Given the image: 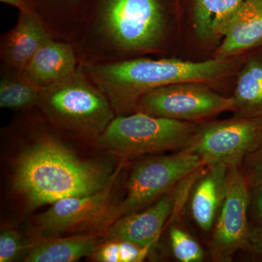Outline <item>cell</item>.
<instances>
[{
	"label": "cell",
	"mask_w": 262,
	"mask_h": 262,
	"mask_svg": "<svg viewBox=\"0 0 262 262\" xmlns=\"http://www.w3.org/2000/svg\"><path fill=\"white\" fill-rule=\"evenodd\" d=\"M13 229H4L0 234V262L14 261L24 250L32 247Z\"/></svg>",
	"instance_id": "cell-22"
},
{
	"label": "cell",
	"mask_w": 262,
	"mask_h": 262,
	"mask_svg": "<svg viewBox=\"0 0 262 262\" xmlns=\"http://www.w3.org/2000/svg\"><path fill=\"white\" fill-rule=\"evenodd\" d=\"M175 0H84L70 42L79 64L139 58L160 51Z\"/></svg>",
	"instance_id": "cell-1"
},
{
	"label": "cell",
	"mask_w": 262,
	"mask_h": 262,
	"mask_svg": "<svg viewBox=\"0 0 262 262\" xmlns=\"http://www.w3.org/2000/svg\"><path fill=\"white\" fill-rule=\"evenodd\" d=\"M262 48V0H244L236 8L212 58L225 59Z\"/></svg>",
	"instance_id": "cell-12"
},
{
	"label": "cell",
	"mask_w": 262,
	"mask_h": 262,
	"mask_svg": "<svg viewBox=\"0 0 262 262\" xmlns=\"http://www.w3.org/2000/svg\"><path fill=\"white\" fill-rule=\"evenodd\" d=\"M179 196L178 190L173 187L144 211L122 215L106 229L104 241H127L151 248L175 211Z\"/></svg>",
	"instance_id": "cell-11"
},
{
	"label": "cell",
	"mask_w": 262,
	"mask_h": 262,
	"mask_svg": "<svg viewBox=\"0 0 262 262\" xmlns=\"http://www.w3.org/2000/svg\"><path fill=\"white\" fill-rule=\"evenodd\" d=\"M40 92V89L18 75H3L0 82V106L16 110L37 106Z\"/></svg>",
	"instance_id": "cell-20"
},
{
	"label": "cell",
	"mask_w": 262,
	"mask_h": 262,
	"mask_svg": "<svg viewBox=\"0 0 262 262\" xmlns=\"http://www.w3.org/2000/svg\"><path fill=\"white\" fill-rule=\"evenodd\" d=\"M232 97L221 96L211 86L184 82L146 93L136 103L134 113L200 123L225 112H232Z\"/></svg>",
	"instance_id": "cell-8"
},
{
	"label": "cell",
	"mask_w": 262,
	"mask_h": 262,
	"mask_svg": "<svg viewBox=\"0 0 262 262\" xmlns=\"http://www.w3.org/2000/svg\"><path fill=\"white\" fill-rule=\"evenodd\" d=\"M113 172L80 159L58 141L42 139L18 158L13 186L29 207L37 208L97 192L107 185Z\"/></svg>",
	"instance_id": "cell-3"
},
{
	"label": "cell",
	"mask_w": 262,
	"mask_h": 262,
	"mask_svg": "<svg viewBox=\"0 0 262 262\" xmlns=\"http://www.w3.org/2000/svg\"><path fill=\"white\" fill-rule=\"evenodd\" d=\"M251 189L239 167L229 166L227 192L209 244L213 261H232L239 251H251L248 208Z\"/></svg>",
	"instance_id": "cell-10"
},
{
	"label": "cell",
	"mask_w": 262,
	"mask_h": 262,
	"mask_svg": "<svg viewBox=\"0 0 262 262\" xmlns=\"http://www.w3.org/2000/svg\"><path fill=\"white\" fill-rule=\"evenodd\" d=\"M246 55L201 62L177 58H131L80 64L111 103L116 115L134 113L136 103L151 90L169 84L198 82L213 86L237 75Z\"/></svg>",
	"instance_id": "cell-2"
},
{
	"label": "cell",
	"mask_w": 262,
	"mask_h": 262,
	"mask_svg": "<svg viewBox=\"0 0 262 262\" xmlns=\"http://www.w3.org/2000/svg\"><path fill=\"white\" fill-rule=\"evenodd\" d=\"M236 75L233 116L262 117V48L248 52Z\"/></svg>",
	"instance_id": "cell-16"
},
{
	"label": "cell",
	"mask_w": 262,
	"mask_h": 262,
	"mask_svg": "<svg viewBox=\"0 0 262 262\" xmlns=\"http://www.w3.org/2000/svg\"><path fill=\"white\" fill-rule=\"evenodd\" d=\"M228 169L224 164L206 166L193 188L191 213L203 232H210L216 222L227 192Z\"/></svg>",
	"instance_id": "cell-15"
},
{
	"label": "cell",
	"mask_w": 262,
	"mask_h": 262,
	"mask_svg": "<svg viewBox=\"0 0 262 262\" xmlns=\"http://www.w3.org/2000/svg\"><path fill=\"white\" fill-rule=\"evenodd\" d=\"M51 38L37 19L20 13L14 28L2 38L0 53L3 75H19L34 53Z\"/></svg>",
	"instance_id": "cell-14"
},
{
	"label": "cell",
	"mask_w": 262,
	"mask_h": 262,
	"mask_svg": "<svg viewBox=\"0 0 262 262\" xmlns=\"http://www.w3.org/2000/svg\"><path fill=\"white\" fill-rule=\"evenodd\" d=\"M198 124L141 113L116 115L96 141L126 162L144 155L184 150Z\"/></svg>",
	"instance_id": "cell-5"
},
{
	"label": "cell",
	"mask_w": 262,
	"mask_h": 262,
	"mask_svg": "<svg viewBox=\"0 0 262 262\" xmlns=\"http://www.w3.org/2000/svg\"><path fill=\"white\" fill-rule=\"evenodd\" d=\"M251 189V203L253 214L256 220L262 221V187L252 188Z\"/></svg>",
	"instance_id": "cell-25"
},
{
	"label": "cell",
	"mask_w": 262,
	"mask_h": 262,
	"mask_svg": "<svg viewBox=\"0 0 262 262\" xmlns=\"http://www.w3.org/2000/svg\"><path fill=\"white\" fill-rule=\"evenodd\" d=\"M31 15L52 37L69 42L80 20L84 0H25Z\"/></svg>",
	"instance_id": "cell-18"
},
{
	"label": "cell",
	"mask_w": 262,
	"mask_h": 262,
	"mask_svg": "<svg viewBox=\"0 0 262 262\" xmlns=\"http://www.w3.org/2000/svg\"><path fill=\"white\" fill-rule=\"evenodd\" d=\"M249 244L251 252L262 257V221L256 220V222L250 225Z\"/></svg>",
	"instance_id": "cell-24"
},
{
	"label": "cell",
	"mask_w": 262,
	"mask_h": 262,
	"mask_svg": "<svg viewBox=\"0 0 262 262\" xmlns=\"http://www.w3.org/2000/svg\"><path fill=\"white\" fill-rule=\"evenodd\" d=\"M37 106L56 128L86 139H97L115 117L108 98L80 64L72 75L41 89Z\"/></svg>",
	"instance_id": "cell-4"
},
{
	"label": "cell",
	"mask_w": 262,
	"mask_h": 262,
	"mask_svg": "<svg viewBox=\"0 0 262 262\" xmlns=\"http://www.w3.org/2000/svg\"><path fill=\"white\" fill-rule=\"evenodd\" d=\"M78 66L72 45L51 38L34 53L18 76L39 89H46L72 75Z\"/></svg>",
	"instance_id": "cell-13"
},
{
	"label": "cell",
	"mask_w": 262,
	"mask_h": 262,
	"mask_svg": "<svg viewBox=\"0 0 262 262\" xmlns=\"http://www.w3.org/2000/svg\"><path fill=\"white\" fill-rule=\"evenodd\" d=\"M206 166L199 155L186 150L141 160L127 180L126 196L117 205V219L149 206Z\"/></svg>",
	"instance_id": "cell-6"
},
{
	"label": "cell",
	"mask_w": 262,
	"mask_h": 262,
	"mask_svg": "<svg viewBox=\"0 0 262 262\" xmlns=\"http://www.w3.org/2000/svg\"><path fill=\"white\" fill-rule=\"evenodd\" d=\"M245 161L246 169L244 176L250 189L262 187V144Z\"/></svg>",
	"instance_id": "cell-23"
},
{
	"label": "cell",
	"mask_w": 262,
	"mask_h": 262,
	"mask_svg": "<svg viewBox=\"0 0 262 262\" xmlns=\"http://www.w3.org/2000/svg\"><path fill=\"white\" fill-rule=\"evenodd\" d=\"M101 244L96 234L41 237L32 244L27 262H72L93 256Z\"/></svg>",
	"instance_id": "cell-17"
},
{
	"label": "cell",
	"mask_w": 262,
	"mask_h": 262,
	"mask_svg": "<svg viewBox=\"0 0 262 262\" xmlns=\"http://www.w3.org/2000/svg\"><path fill=\"white\" fill-rule=\"evenodd\" d=\"M124 164L117 167L107 185L89 195L70 196L52 203L51 208L38 216L41 237L60 234L82 229H106L117 220V206L112 204L114 185Z\"/></svg>",
	"instance_id": "cell-9"
},
{
	"label": "cell",
	"mask_w": 262,
	"mask_h": 262,
	"mask_svg": "<svg viewBox=\"0 0 262 262\" xmlns=\"http://www.w3.org/2000/svg\"><path fill=\"white\" fill-rule=\"evenodd\" d=\"M2 3L14 7L20 13H25L31 15L28 5L25 0H0Z\"/></svg>",
	"instance_id": "cell-26"
},
{
	"label": "cell",
	"mask_w": 262,
	"mask_h": 262,
	"mask_svg": "<svg viewBox=\"0 0 262 262\" xmlns=\"http://www.w3.org/2000/svg\"><path fill=\"white\" fill-rule=\"evenodd\" d=\"M170 246L175 258L181 262H201L204 252L201 245L190 234L177 226H172L169 232Z\"/></svg>",
	"instance_id": "cell-21"
},
{
	"label": "cell",
	"mask_w": 262,
	"mask_h": 262,
	"mask_svg": "<svg viewBox=\"0 0 262 262\" xmlns=\"http://www.w3.org/2000/svg\"><path fill=\"white\" fill-rule=\"evenodd\" d=\"M262 144V117H234L200 122L184 150L199 155L206 166L224 164L239 167Z\"/></svg>",
	"instance_id": "cell-7"
},
{
	"label": "cell",
	"mask_w": 262,
	"mask_h": 262,
	"mask_svg": "<svg viewBox=\"0 0 262 262\" xmlns=\"http://www.w3.org/2000/svg\"><path fill=\"white\" fill-rule=\"evenodd\" d=\"M244 0H192L193 27L203 42L221 40L229 19Z\"/></svg>",
	"instance_id": "cell-19"
}]
</instances>
